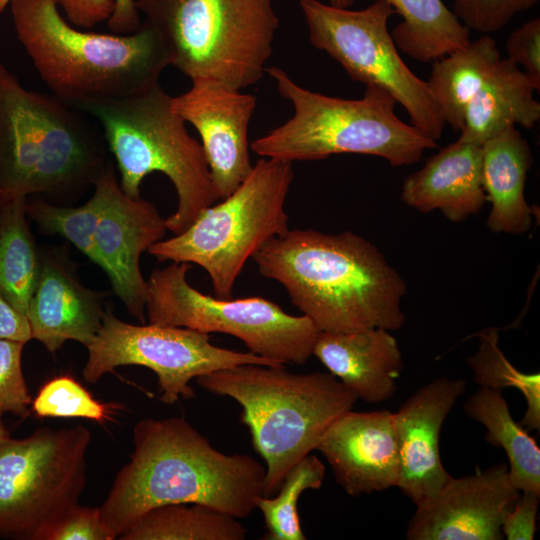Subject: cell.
Masks as SVG:
<instances>
[{"instance_id": "cell-1", "label": "cell", "mask_w": 540, "mask_h": 540, "mask_svg": "<svg viewBox=\"0 0 540 540\" xmlns=\"http://www.w3.org/2000/svg\"><path fill=\"white\" fill-rule=\"evenodd\" d=\"M133 445L99 507L113 539L160 505L200 504L241 519L263 496L265 466L248 454L217 450L183 416L138 421Z\"/></svg>"}, {"instance_id": "cell-2", "label": "cell", "mask_w": 540, "mask_h": 540, "mask_svg": "<svg viewBox=\"0 0 540 540\" xmlns=\"http://www.w3.org/2000/svg\"><path fill=\"white\" fill-rule=\"evenodd\" d=\"M252 259L321 332L391 331L405 321L404 280L374 244L351 231L289 229Z\"/></svg>"}, {"instance_id": "cell-3", "label": "cell", "mask_w": 540, "mask_h": 540, "mask_svg": "<svg viewBox=\"0 0 540 540\" xmlns=\"http://www.w3.org/2000/svg\"><path fill=\"white\" fill-rule=\"evenodd\" d=\"M16 37L51 94L76 108L144 92L170 65L159 34L146 22L129 35L82 31L55 0H9Z\"/></svg>"}, {"instance_id": "cell-4", "label": "cell", "mask_w": 540, "mask_h": 540, "mask_svg": "<svg viewBox=\"0 0 540 540\" xmlns=\"http://www.w3.org/2000/svg\"><path fill=\"white\" fill-rule=\"evenodd\" d=\"M195 382L241 406V422L265 462L266 497L277 493L289 470L316 450L329 426L358 400L331 373H293L284 364H239Z\"/></svg>"}, {"instance_id": "cell-5", "label": "cell", "mask_w": 540, "mask_h": 540, "mask_svg": "<svg viewBox=\"0 0 540 540\" xmlns=\"http://www.w3.org/2000/svg\"><path fill=\"white\" fill-rule=\"evenodd\" d=\"M107 150L79 110L25 88L0 62V201L68 196L94 185Z\"/></svg>"}, {"instance_id": "cell-6", "label": "cell", "mask_w": 540, "mask_h": 540, "mask_svg": "<svg viewBox=\"0 0 540 540\" xmlns=\"http://www.w3.org/2000/svg\"><path fill=\"white\" fill-rule=\"evenodd\" d=\"M265 71L294 114L251 143L261 157L293 163L355 153L382 157L398 167L418 162L426 149L436 147V141L397 117L395 99L378 86L366 85L361 99H343L307 90L279 67Z\"/></svg>"}, {"instance_id": "cell-7", "label": "cell", "mask_w": 540, "mask_h": 540, "mask_svg": "<svg viewBox=\"0 0 540 540\" xmlns=\"http://www.w3.org/2000/svg\"><path fill=\"white\" fill-rule=\"evenodd\" d=\"M171 101L172 97L157 84L132 96L87 102L75 109L101 125L126 195L140 198V185L153 172L169 178L178 204L165 225L178 235L219 197L201 143L188 133L186 122L173 111Z\"/></svg>"}, {"instance_id": "cell-8", "label": "cell", "mask_w": 540, "mask_h": 540, "mask_svg": "<svg viewBox=\"0 0 540 540\" xmlns=\"http://www.w3.org/2000/svg\"><path fill=\"white\" fill-rule=\"evenodd\" d=\"M170 65L241 90L260 81L279 19L272 0H135Z\"/></svg>"}, {"instance_id": "cell-9", "label": "cell", "mask_w": 540, "mask_h": 540, "mask_svg": "<svg viewBox=\"0 0 540 540\" xmlns=\"http://www.w3.org/2000/svg\"><path fill=\"white\" fill-rule=\"evenodd\" d=\"M293 179L292 162L262 157L221 203L207 207L185 231L154 243L147 252L160 262L201 266L214 296L230 299L247 260L289 230L285 202Z\"/></svg>"}, {"instance_id": "cell-10", "label": "cell", "mask_w": 540, "mask_h": 540, "mask_svg": "<svg viewBox=\"0 0 540 540\" xmlns=\"http://www.w3.org/2000/svg\"><path fill=\"white\" fill-rule=\"evenodd\" d=\"M189 263L155 269L148 281L145 311L150 324L219 332L240 339L249 352L277 364L306 363L320 330L305 315L293 316L263 297L220 299L193 288Z\"/></svg>"}, {"instance_id": "cell-11", "label": "cell", "mask_w": 540, "mask_h": 540, "mask_svg": "<svg viewBox=\"0 0 540 540\" xmlns=\"http://www.w3.org/2000/svg\"><path fill=\"white\" fill-rule=\"evenodd\" d=\"M91 440L83 425L0 438L1 538L36 540L78 504L86 486Z\"/></svg>"}, {"instance_id": "cell-12", "label": "cell", "mask_w": 540, "mask_h": 540, "mask_svg": "<svg viewBox=\"0 0 540 540\" xmlns=\"http://www.w3.org/2000/svg\"><path fill=\"white\" fill-rule=\"evenodd\" d=\"M309 41L345 69L351 79L387 91L402 105L410 124L437 141L445 121L427 81L415 75L401 58L388 30L395 13L384 0L362 10H349L318 0H299Z\"/></svg>"}, {"instance_id": "cell-13", "label": "cell", "mask_w": 540, "mask_h": 540, "mask_svg": "<svg viewBox=\"0 0 540 540\" xmlns=\"http://www.w3.org/2000/svg\"><path fill=\"white\" fill-rule=\"evenodd\" d=\"M85 381L97 383L104 374L126 365L152 370L158 379L160 400L173 404L195 395L191 381L239 364L280 365L251 352L213 345L208 333L184 327L156 324L134 325L118 319L106 308L102 325L86 346Z\"/></svg>"}, {"instance_id": "cell-14", "label": "cell", "mask_w": 540, "mask_h": 540, "mask_svg": "<svg viewBox=\"0 0 540 540\" xmlns=\"http://www.w3.org/2000/svg\"><path fill=\"white\" fill-rule=\"evenodd\" d=\"M93 186L100 195L95 264L106 272L128 312L145 324L147 281L141 273L140 257L164 237L165 219L152 203L124 193L111 159Z\"/></svg>"}, {"instance_id": "cell-15", "label": "cell", "mask_w": 540, "mask_h": 540, "mask_svg": "<svg viewBox=\"0 0 540 540\" xmlns=\"http://www.w3.org/2000/svg\"><path fill=\"white\" fill-rule=\"evenodd\" d=\"M519 495L509 480L506 463L452 477L438 493L416 504L406 538L500 540L503 520Z\"/></svg>"}, {"instance_id": "cell-16", "label": "cell", "mask_w": 540, "mask_h": 540, "mask_svg": "<svg viewBox=\"0 0 540 540\" xmlns=\"http://www.w3.org/2000/svg\"><path fill=\"white\" fill-rule=\"evenodd\" d=\"M256 103V96L211 79L193 80L188 91L172 97L173 111L200 135L220 199L229 196L253 168L248 129Z\"/></svg>"}, {"instance_id": "cell-17", "label": "cell", "mask_w": 540, "mask_h": 540, "mask_svg": "<svg viewBox=\"0 0 540 540\" xmlns=\"http://www.w3.org/2000/svg\"><path fill=\"white\" fill-rule=\"evenodd\" d=\"M467 381L439 377L413 393L393 413L399 453L396 487L415 505L438 493L452 476L444 468L439 436Z\"/></svg>"}, {"instance_id": "cell-18", "label": "cell", "mask_w": 540, "mask_h": 540, "mask_svg": "<svg viewBox=\"0 0 540 540\" xmlns=\"http://www.w3.org/2000/svg\"><path fill=\"white\" fill-rule=\"evenodd\" d=\"M316 450L350 496L397 485L399 453L393 413L387 410L345 412L325 431Z\"/></svg>"}, {"instance_id": "cell-19", "label": "cell", "mask_w": 540, "mask_h": 540, "mask_svg": "<svg viewBox=\"0 0 540 540\" xmlns=\"http://www.w3.org/2000/svg\"><path fill=\"white\" fill-rule=\"evenodd\" d=\"M104 312L99 293L84 287L59 257L41 254L38 280L26 311L32 339L50 353L67 340L86 347L100 329Z\"/></svg>"}, {"instance_id": "cell-20", "label": "cell", "mask_w": 540, "mask_h": 540, "mask_svg": "<svg viewBox=\"0 0 540 540\" xmlns=\"http://www.w3.org/2000/svg\"><path fill=\"white\" fill-rule=\"evenodd\" d=\"M313 355L358 399L370 404L387 401L395 394L403 370L397 340L383 328L320 332Z\"/></svg>"}, {"instance_id": "cell-21", "label": "cell", "mask_w": 540, "mask_h": 540, "mask_svg": "<svg viewBox=\"0 0 540 540\" xmlns=\"http://www.w3.org/2000/svg\"><path fill=\"white\" fill-rule=\"evenodd\" d=\"M403 202L422 213L440 210L452 222L477 214L487 200L482 184V145L458 138L406 178Z\"/></svg>"}, {"instance_id": "cell-22", "label": "cell", "mask_w": 540, "mask_h": 540, "mask_svg": "<svg viewBox=\"0 0 540 540\" xmlns=\"http://www.w3.org/2000/svg\"><path fill=\"white\" fill-rule=\"evenodd\" d=\"M532 164L531 149L515 126L482 144V184L492 209L487 227L494 233L520 235L531 227L524 187Z\"/></svg>"}, {"instance_id": "cell-23", "label": "cell", "mask_w": 540, "mask_h": 540, "mask_svg": "<svg viewBox=\"0 0 540 540\" xmlns=\"http://www.w3.org/2000/svg\"><path fill=\"white\" fill-rule=\"evenodd\" d=\"M534 91L518 65L500 59L467 105L459 138L482 145L509 126L534 127L540 119Z\"/></svg>"}, {"instance_id": "cell-24", "label": "cell", "mask_w": 540, "mask_h": 540, "mask_svg": "<svg viewBox=\"0 0 540 540\" xmlns=\"http://www.w3.org/2000/svg\"><path fill=\"white\" fill-rule=\"evenodd\" d=\"M464 412L485 426L488 443L505 451L511 484L520 492L540 494V449L512 418L501 390L480 386L467 398Z\"/></svg>"}, {"instance_id": "cell-25", "label": "cell", "mask_w": 540, "mask_h": 540, "mask_svg": "<svg viewBox=\"0 0 540 540\" xmlns=\"http://www.w3.org/2000/svg\"><path fill=\"white\" fill-rule=\"evenodd\" d=\"M500 59L496 41L484 35L433 61L427 84L454 131L460 132L467 105Z\"/></svg>"}, {"instance_id": "cell-26", "label": "cell", "mask_w": 540, "mask_h": 540, "mask_svg": "<svg viewBox=\"0 0 540 540\" xmlns=\"http://www.w3.org/2000/svg\"><path fill=\"white\" fill-rule=\"evenodd\" d=\"M402 17L391 31L398 49L419 62H432L466 47L470 30L442 0H384Z\"/></svg>"}, {"instance_id": "cell-27", "label": "cell", "mask_w": 540, "mask_h": 540, "mask_svg": "<svg viewBox=\"0 0 540 540\" xmlns=\"http://www.w3.org/2000/svg\"><path fill=\"white\" fill-rule=\"evenodd\" d=\"M26 197L0 201V290L26 316L35 289L40 256L27 223Z\"/></svg>"}, {"instance_id": "cell-28", "label": "cell", "mask_w": 540, "mask_h": 540, "mask_svg": "<svg viewBox=\"0 0 540 540\" xmlns=\"http://www.w3.org/2000/svg\"><path fill=\"white\" fill-rule=\"evenodd\" d=\"M238 520L200 504H165L146 511L117 539L244 540L247 529Z\"/></svg>"}, {"instance_id": "cell-29", "label": "cell", "mask_w": 540, "mask_h": 540, "mask_svg": "<svg viewBox=\"0 0 540 540\" xmlns=\"http://www.w3.org/2000/svg\"><path fill=\"white\" fill-rule=\"evenodd\" d=\"M326 468L311 453L298 461L286 474L279 490L273 496H262L257 509L263 515L266 537L269 540H305L297 503L306 490L320 489Z\"/></svg>"}, {"instance_id": "cell-30", "label": "cell", "mask_w": 540, "mask_h": 540, "mask_svg": "<svg viewBox=\"0 0 540 540\" xmlns=\"http://www.w3.org/2000/svg\"><path fill=\"white\" fill-rule=\"evenodd\" d=\"M479 347L468 358L476 383L493 389L513 387L526 399L527 409L520 424L527 430L540 429V375L515 368L498 346V329L489 327L477 334Z\"/></svg>"}, {"instance_id": "cell-31", "label": "cell", "mask_w": 540, "mask_h": 540, "mask_svg": "<svg viewBox=\"0 0 540 540\" xmlns=\"http://www.w3.org/2000/svg\"><path fill=\"white\" fill-rule=\"evenodd\" d=\"M99 211L100 195L96 189L91 198L79 207H62L43 200L26 202L27 216L43 233L63 236L94 263V233Z\"/></svg>"}, {"instance_id": "cell-32", "label": "cell", "mask_w": 540, "mask_h": 540, "mask_svg": "<svg viewBox=\"0 0 540 540\" xmlns=\"http://www.w3.org/2000/svg\"><path fill=\"white\" fill-rule=\"evenodd\" d=\"M31 410L38 417L86 418L102 423L110 419L115 405L97 401L72 377L59 376L40 388Z\"/></svg>"}, {"instance_id": "cell-33", "label": "cell", "mask_w": 540, "mask_h": 540, "mask_svg": "<svg viewBox=\"0 0 540 540\" xmlns=\"http://www.w3.org/2000/svg\"><path fill=\"white\" fill-rule=\"evenodd\" d=\"M25 344L0 338V420L6 413L25 419L32 411V397L22 371Z\"/></svg>"}, {"instance_id": "cell-34", "label": "cell", "mask_w": 540, "mask_h": 540, "mask_svg": "<svg viewBox=\"0 0 540 540\" xmlns=\"http://www.w3.org/2000/svg\"><path fill=\"white\" fill-rule=\"evenodd\" d=\"M539 0H453V13L469 30L492 33Z\"/></svg>"}, {"instance_id": "cell-35", "label": "cell", "mask_w": 540, "mask_h": 540, "mask_svg": "<svg viewBox=\"0 0 540 540\" xmlns=\"http://www.w3.org/2000/svg\"><path fill=\"white\" fill-rule=\"evenodd\" d=\"M36 540H113L98 507L73 506L43 529Z\"/></svg>"}, {"instance_id": "cell-36", "label": "cell", "mask_w": 540, "mask_h": 540, "mask_svg": "<svg viewBox=\"0 0 540 540\" xmlns=\"http://www.w3.org/2000/svg\"><path fill=\"white\" fill-rule=\"evenodd\" d=\"M506 50L510 61L524 68V73L540 90V18H533L515 29L508 37Z\"/></svg>"}, {"instance_id": "cell-37", "label": "cell", "mask_w": 540, "mask_h": 540, "mask_svg": "<svg viewBox=\"0 0 540 540\" xmlns=\"http://www.w3.org/2000/svg\"><path fill=\"white\" fill-rule=\"evenodd\" d=\"M540 494L520 492L517 501L507 512L501 532L508 540H532L536 531V515Z\"/></svg>"}, {"instance_id": "cell-38", "label": "cell", "mask_w": 540, "mask_h": 540, "mask_svg": "<svg viewBox=\"0 0 540 540\" xmlns=\"http://www.w3.org/2000/svg\"><path fill=\"white\" fill-rule=\"evenodd\" d=\"M64 11L66 20L79 28H92L108 20L113 12L112 0H55Z\"/></svg>"}, {"instance_id": "cell-39", "label": "cell", "mask_w": 540, "mask_h": 540, "mask_svg": "<svg viewBox=\"0 0 540 540\" xmlns=\"http://www.w3.org/2000/svg\"><path fill=\"white\" fill-rule=\"evenodd\" d=\"M0 338L27 343L32 339L29 322L2 295L0 290Z\"/></svg>"}, {"instance_id": "cell-40", "label": "cell", "mask_w": 540, "mask_h": 540, "mask_svg": "<svg viewBox=\"0 0 540 540\" xmlns=\"http://www.w3.org/2000/svg\"><path fill=\"white\" fill-rule=\"evenodd\" d=\"M114 9L108 21L113 34L129 35L137 32L142 22L135 0H112Z\"/></svg>"}, {"instance_id": "cell-41", "label": "cell", "mask_w": 540, "mask_h": 540, "mask_svg": "<svg viewBox=\"0 0 540 540\" xmlns=\"http://www.w3.org/2000/svg\"><path fill=\"white\" fill-rule=\"evenodd\" d=\"M330 5L338 8H349L353 5L355 0H329Z\"/></svg>"}, {"instance_id": "cell-42", "label": "cell", "mask_w": 540, "mask_h": 540, "mask_svg": "<svg viewBox=\"0 0 540 540\" xmlns=\"http://www.w3.org/2000/svg\"><path fill=\"white\" fill-rule=\"evenodd\" d=\"M8 436H10V432L4 425L3 421L0 420V438H4Z\"/></svg>"}, {"instance_id": "cell-43", "label": "cell", "mask_w": 540, "mask_h": 540, "mask_svg": "<svg viewBox=\"0 0 540 540\" xmlns=\"http://www.w3.org/2000/svg\"><path fill=\"white\" fill-rule=\"evenodd\" d=\"M9 0H0V13L6 8Z\"/></svg>"}]
</instances>
